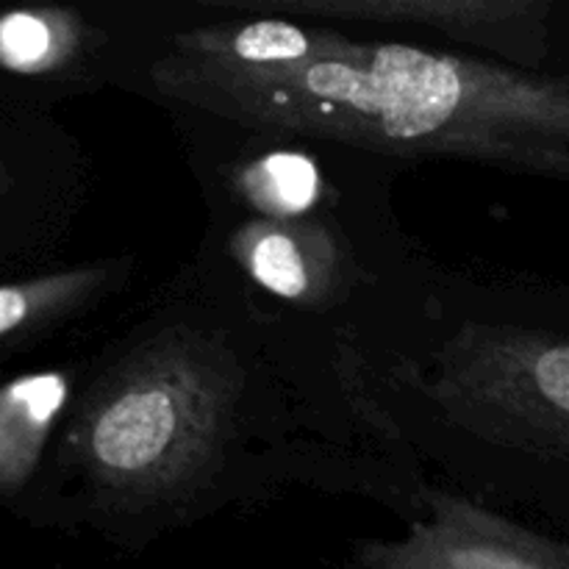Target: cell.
Wrapping results in <instances>:
<instances>
[{"instance_id":"9","label":"cell","mask_w":569,"mask_h":569,"mask_svg":"<svg viewBox=\"0 0 569 569\" xmlns=\"http://www.w3.org/2000/svg\"><path fill=\"white\" fill-rule=\"evenodd\" d=\"M137 256L117 253L0 283V359L39 348L61 328L92 315L137 276Z\"/></svg>"},{"instance_id":"5","label":"cell","mask_w":569,"mask_h":569,"mask_svg":"<svg viewBox=\"0 0 569 569\" xmlns=\"http://www.w3.org/2000/svg\"><path fill=\"white\" fill-rule=\"evenodd\" d=\"M153 3H31L0 17V100L50 109L120 89L142 50Z\"/></svg>"},{"instance_id":"8","label":"cell","mask_w":569,"mask_h":569,"mask_svg":"<svg viewBox=\"0 0 569 569\" xmlns=\"http://www.w3.org/2000/svg\"><path fill=\"white\" fill-rule=\"evenodd\" d=\"M400 539H356L339 569H569V542L428 478Z\"/></svg>"},{"instance_id":"10","label":"cell","mask_w":569,"mask_h":569,"mask_svg":"<svg viewBox=\"0 0 569 569\" xmlns=\"http://www.w3.org/2000/svg\"><path fill=\"white\" fill-rule=\"evenodd\" d=\"M83 359L20 372L0 389V506L9 517L37 483L70 411Z\"/></svg>"},{"instance_id":"4","label":"cell","mask_w":569,"mask_h":569,"mask_svg":"<svg viewBox=\"0 0 569 569\" xmlns=\"http://www.w3.org/2000/svg\"><path fill=\"white\" fill-rule=\"evenodd\" d=\"M122 92L337 139L409 167L467 161L569 183V67L528 72L465 50L353 37L342 53L295 72L142 59Z\"/></svg>"},{"instance_id":"6","label":"cell","mask_w":569,"mask_h":569,"mask_svg":"<svg viewBox=\"0 0 569 569\" xmlns=\"http://www.w3.org/2000/svg\"><path fill=\"white\" fill-rule=\"evenodd\" d=\"M250 14H276L317 26L420 28L470 56L503 61L528 72L559 64L556 0H217Z\"/></svg>"},{"instance_id":"3","label":"cell","mask_w":569,"mask_h":569,"mask_svg":"<svg viewBox=\"0 0 569 569\" xmlns=\"http://www.w3.org/2000/svg\"><path fill=\"white\" fill-rule=\"evenodd\" d=\"M164 111L206 209L192 259L267 315L333 342L426 250L395 209L403 161L189 106Z\"/></svg>"},{"instance_id":"1","label":"cell","mask_w":569,"mask_h":569,"mask_svg":"<svg viewBox=\"0 0 569 569\" xmlns=\"http://www.w3.org/2000/svg\"><path fill=\"white\" fill-rule=\"evenodd\" d=\"M426 481L353 409L331 339L189 259L83 359L14 520L137 559L289 492L359 498L411 522Z\"/></svg>"},{"instance_id":"7","label":"cell","mask_w":569,"mask_h":569,"mask_svg":"<svg viewBox=\"0 0 569 569\" xmlns=\"http://www.w3.org/2000/svg\"><path fill=\"white\" fill-rule=\"evenodd\" d=\"M92 161L50 109L0 100V264L48 261L87 206Z\"/></svg>"},{"instance_id":"2","label":"cell","mask_w":569,"mask_h":569,"mask_svg":"<svg viewBox=\"0 0 569 569\" xmlns=\"http://www.w3.org/2000/svg\"><path fill=\"white\" fill-rule=\"evenodd\" d=\"M361 420L428 478L569 520V289L422 250L333 337Z\"/></svg>"}]
</instances>
